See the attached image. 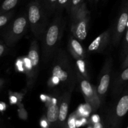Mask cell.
<instances>
[{
	"instance_id": "6da1fadb",
	"label": "cell",
	"mask_w": 128,
	"mask_h": 128,
	"mask_svg": "<svg viewBox=\"0 0 128 128\" xmlns=\"http://www.w3.org/2000/svg\"><path fill=\"white\" fill-rule=\"evenodd\" d=\"M51 61L49 85L58 86L62 92L73 91L78 81L76 64L72 62L67 52L61 48L58 49Z\"/></svg>"
},
{
	"instance_id": "7a4b0ae2",
	"label": "cell",
	"mask_w": 128,
	"mask_h": 128,
	"mask_svg": "<svg viewBox=\"0 0 128 128\" xmlns=\"http://www.w3.org/2000/svg\"><path fill=\"white\" fill-rule=\"evenodd\" d=\"M65 23L60 12L49 24L41 38V61L43 66H46L52 61L55 52L58 49L60 41L63 34Z\"/></svg>"
},
{
	"instance_id": "3957f363",
	"label": "cell",
	"mask_w": 128,
	"mask_h": 128,
	"mask_svg": "<svg viewBox=\"0 0 128 128\" xmlns=\"http://www.w3.org/2000/svg\"><path fill=\"white\" fill-rule=\"evenodd\" d=\"M28 25V16L25 13L18 16L2 28L1 36L6 46H14L25 34Z\"/></svg>"
},
{
	"instance_id": "277c9868",
	"label": "cell",
	"mask_w": 128,
	"mask_h": 128,
	"mask_svg": "<svg viewBox=\"0 0 128 128\" xmlns=\"http://www.w3.org/2000/svg\"><path fill=\"white\" fill-rule=\"evenodd\" d=\"M29 26L36 39H41L49 24L47 14L40 1L32 0L28 6Z\"/></svg>"
},
{
	"instance_id": "5b68a950",
	"label": "cell",
	"mask_w": 128,
	"mask_h": 128,
	"mask_svg": "<svg viewBox=\"0 0 128 128\" xmlns=\"http://www.w3.org/2000/svg\"><path fill=\"white\" fill-rule=\"evenodd\" d=\"M90 20V12L86 2H84L73 20L71 21V31L79 41L86 39Z\"/></svg>"
},
{
	"instance_id": "8992f818",
	"label": "cell",
	"mask_w": 128,
	"mask_h": 128,
	"mask_svg": "<svg viewBox=\"0 0 128 128\" xmlns=\"http://www.w3.org/2000/svg\"><path fill=\"white\" fill-rule=\"evenodd\" d=\"M40 55L38 43L36 40H33L30 48L28 59L25 60V62L26 63V74L29 88L32 87L37 77L40 68Z\"/></svg>"
},
{
	"instance_id": "52a82bcc",
	"label": "cell",
	"mask_w": 128,
	"mask_h": 128,
	"mask_svg": "<svg viewBox=\"0 0 128 128\" xmlns=\"http://www.w3.org/2000/svg\"><path fill=\"white\" fill-rule=\"evenodd\" d=\"M78 81L80 82L81 92L84 97L88 104L91 106V109L96 110L100 107L101 101L97 92V89L92 86L89 80H86L80 73L78 72Z\"/></svg>"
},
{
	"instance_id": "ba28073f",
	"label": "cell",
	"mask_w": 128,
	"mask_h": 128,
	"mask_svg": "<svg viewBox=\"0 0 128 128\" xmlns=\"http://www.w3.org/2000/svg\"><path fill=\"white\" fill-rule=\"evenodd\" d=\"M128 24V1L123 2V6L120 11V14L114 24L111 41L114 46L118 45L121 38L123 36Z\"/></svg>"
},
{
	"instance_id": "9c48e42d",
	"label": "cell",
	"mask_w": 128,
	"mask_h": 128,
	"mask_svg": "<svg viewBox=\"0 0 128 128\" xmlns=\"http://www.w3.org/2000/svg\"><path fill=\"white\" fill-rule=\"evenodd\" d=\"M112 71V61L111 58H108L104 64L100 72L99 84L97 88V92L101 102L104 101V97L108 90L111 80Z\"/></svg>"
},
{
	"instance_id": "30bf717a",
	"label": "cell",
	"mask_w": 128,
	"mask_h": 128,
	"mask_svg": "<svg viewBox=\"0 0 128 128\" xmlns=\"http://www.w3.org/2000/svg\"><path fill=\"white\" fill-rule=\"evenodd\" d=\"M121 73L114 77L112 84V96L116 98L120 96L128 84V67L122 70Z\"/></svg>"
},
{
	"instance_id": "8fae6325",
	"label": "cell",
	"mask_w": 128,
	"mask_h": 128,
	"mask_svg": "<svg viewBox=\"0 0 128 128\" xmlns=\"http://www.w3.org/2000/svg\"><path fill=\"white\" fill-rule=\"evenodd\" d=\"M111 40V30L109 29L94 39V40L88 46V51L92 52H101L108 45Z\"/></svg>"
},
{
	"instance_id": "7c38bea8",
	"label": "cell",
	"mask_w": 128,
	"mask_h": 128,
	"mask_svg": "<svg viewBox=\"0 0 128 128\" xmlns=\"http://www.w3.org/2000/svg\"><path fill=\"white\" fill-rule=\"evenodd\" d=\"M72 92V91H65L60 95L59 121L61 122H64L66 120Z\"/></svg>"
},
{
	"instance_id": "4fadbf2b",
	"label": "cell",
	"mask_w": 128,
	"mask_h": 128,
	"mask_svg": "<svg viewBox=\"0 0 128 128\" xmlns=\"http://www.w3.org/2000/svg\"><path fill=\"white\" fill-rule=\"evenodd\" d=\"M68 49L74 59H84L86 57V52L82 45L73 35H71L69 39Z\"/></svg>"
},
{
	"instance_id": "5bb4252c",
	"label": "cell",
	"mask_w": 128,
	"mask_h": 128,
	"mask_svg": "<svg viewBox=\"0 0 128 128\" xmlns=\"http://www.w3.org/2000/svg\"><path fill=\"white\" fill-rule=\"evenodd\" d=\"M60 97L58 99L52 98L50 100V104L49 105L47 111V119L51 123L56 122L59 120L60 115Z\"/></svg>"
},
{
	"instance_id": "9a60e30c",
	"label": "cell",
	"mask_w": 128,
	"mask_h": 128,
	"mask_svg": "<svg viewBox=\"0 0 128 128\" xmlns=\"http://www.w3.org/2000/svg\"><path fill=\"white\" fill-rule=\"evenodd\" d=\"M41 3L48 16L52 14L57 10L58 0H41Z\"/></svg>"
},
{
	"instance_id": "2e32d148",
	"label": "cell",
	"mask_w": 128,
	"mask_h": 128,
	"mask_svg": "<svg viewBox=\"0 0 128 128\" xmlns=\"http://www.w3.org/2000/svg\"><path fill=\"white\" fill-rule=\"evenodd\" d=\"M84 2V0H71L70 8L68 10L70 12V21L73 20Z\"/></svg>"
},
{
	"instance_id": "e0dca14e",
	"label": "cell",
	"mask_w": 128,
	"mask_h": 128,
	"mask_svg": "<svg viewBox=\"0 0 128 128\" xmlns=\"http://www.w3.org/2000/svg\"><path fill=\"white\" fill-rule=\"evenodd\" d=\"M75 60H76V65L77 67L78 72L81 74L86 80H90V76L88 74L86 68V62H85L84 59L77 58L75 59Z\"/></svg>"
},
{
	"instance_id": "ac0fdd59",
	"label": "cell",
	"mask_w": 128,
	"mask_h": 128,
	"mask_svg": "<svg viewBox=\"0 0 128 128\" xmlns=\"http://www.w3.org/2000/svg\"><path fill=\"white\" fill-rule=\"evenodd\" d=\"M19 0H4L1 4L0 13L3 14L11 11L17 5Z\"/></svg>"
},
{
	"instance_id": "d6986e66",
	"label": "cell",
	"mask_w": 128,
	"mask_h": 128,
	"mask_svg": "<svg viewBox=\"0 0 128 128\" xmlns=\"http://www.w3.org/2000/svg\"><path fill=\"white\" fill-rule=\"evenodd\" d=\"M13 11H10L5 13L1 14L0 16V27L1 28V29L11 21L10 20L13 16Z\"/></svg>"
},
{
	"instance_id": "ffe728a7",
	"label": "cell",
	"mask_w": 128,
	"mask_h": 128,
	"mask_svg": "<svg viewBox=\"0 0 128 128\" xmlns=\"http://www.w3.org/2000/svg\"><path fill=\"white\" fill-rule=\"evenodd\" d=\"M71 0H58L57 10L56 11L60 12L64 9H67L69 10Z\"/></svg>"
},
{
	"instance_id": "44dd1931",
	"label": "cell",
	"mask_w": 128,
	"mask_h": 128,
	"mask_svg": "<svg viewBox=\"0 0 128 128\" xmlns=\"http://www.w3.org/2000/svg\"><path fill=\"white\" fill-rule=\"evenodd\" d=\"M128 53V28L126 31V35H125L124 41L123 42V47H122V56L124 57V59Z\"/></svg>"
},
{
	"instance_id": "7402d4cb",
	"label": "cell",
	"mask_w": 128,
	"mask_h": 128,
	"mask_svg": "<svg viewBox=\"0 0 128 128\" xmlns=\"http://www.w3.org/2000/svg\"><path fill=\"white\" fill-rule=\"evenodd\" d=\"M128 67V53L126 55V56L125 57V58L124 59L123 62L122 64V66H121V70H124L126 68Z\"/></svg>"
},
{
	"instance_id": "603a6c76",
	"label": "cell",
	"mask_w": 128,
	"mask_h": 128,
	"mask_svg": "<svg viewBox=\"0 0 128 128\" xmlns=\"http://www.w3.org/2000/svg\"><path fill=\"white\" fill-rule=\"evenodd\" d=\"M69 126H70V128H76V122H75L74 119L71 118L69 120Z\"/></svg>"
},
{
	"instance_id": "cb8c5ba5",
	"label": "cell",
	"mask_w": 128,
	"mask_h": 128,
	"mask_svg": "<svg viewBox=\"0 0 128 128\" xmlns=\"http://www.w3.org/2000/svg\"><path fill=\"white\" fill-rule=\"evenodd\" d=\"M92 120L94 123L98 122L100 121V117L98 115H93L92 117Z\"/></svg>"
},
{
	"instance_id": "d4e9b609",
	"label": "cell",
	"mask_w": 128,
	"mask_h": 128,
	"mask_svg": "<svg viewBox=\"0 0 128 128\" xmlns=\"http://www.w3.org/2000/svg\"><path fill=\"white\" fill-rule=\"evenodd\" d=\"M4 49H5L4 46L2 44V43H1V44H0V56H2V54H4Z\"/></svg>"
},
{
	"instance_id": "484cf974",
	"label": "cell",
	"mask_w": 128,
	"mask_h": 128,
	"mask_svg": "<svg viewBox=\"0 0 128 128\" xmlns=\"http://www.w3.org/2000/svg\"><path fill=\"white\" fill-rule=\"evenodd\" d=\"M10 101H11V102L12 104H14L16 103V101H17V98H16L15 96H12L11 97V99H10Z\"/></svg>"
},
{
	"instance_id": "4316f807",
	"label": "cell",
	"mask_w": 128,
	"mask_h": 128,
	"mask_svg": "<svg viewBox=\"0 0 128 128\" xmlns=\"http://www.w3.org/2000/svg\"><path fill=\"white\" fill-rule=\"evenodd\" d=\"M94 128H103V127H102V124H101L100 122H98L94 124Z\"/></svg>"
},
{
	"instance_id": "83f0119b",
	"label": "cell",
	"mask_w": 128,
	"mask_h": 128,
	"mask_svg": "<svg viewBox=\"0 0 128 128\" xmlns=\"http://www.w3.org/2000/svg\"><path fill=\"white\" fill-rule=\"evenodd\" d=\"M41 126H42V128H47L48 124H47V122H46V121H41Z\"/></svg>"
},
{
	"instance_id": "f1b7e54d",
	"label": "cell",
	"mask_w": 128,
	"mask_h": 128,
	"mask_svg": "<svg viewBox=\"0 0 128 128\" xmlns=\"http://www.w3.org/2000/svg\"><path fill=\"white\" fill-rule=\"evenodd\" d=\"M90 1H94V2H95V3H97V2H98V1H100V0H89Z\"/></svg>"
},
{
	"instance_id": "f546056e",
	"label": "cell",
	"mask_w": 128,
	"mask_h": 128,
	"mask_svg": "<svg viewBox=\"0 0 128 128\" xmlns=\"http://www.w3.org/2000/svg\"><path fill=\"white\" fill-rule=\"evenodd\" d=\"M127 1H128V0H122V2H124Z\"/></svg>"
},
{
	"instance_id": "4dcf8cb0",
	"label": "cell",
	"mask_w": 128,
	"mask_h": 128,
	"mask_svg": "<svg viewBox=\"0 0 128 128\" xmlns=\"http://www.w3.org/2000/svg\"><path fill=\"white\" fill-rule=\"evenodd\" d=\"M36 1H40V2H41V0H36Z\"/></svg>"
},
{
	"instance_id": "1f68e13d",
	"label": "cell",
	"mask_w": 128,
	"mask_h": 128,
	"mask_svg": "<svg viewBox=\"0 0 128 128\" xmlns=\"http://www.w3.org/2000/svg\"></svg>"
}]
</instances>
